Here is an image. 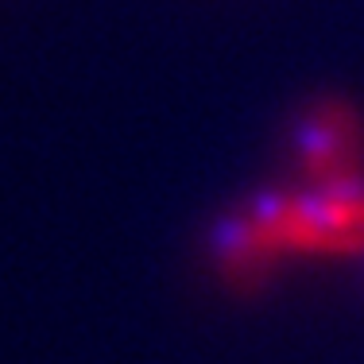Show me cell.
I'll return each instance as SVG.
<instances>
[{"instance_id": "cell-1", "label": "cell", "mask_w": 364, "mask_h": 364, "mask_svg": "<svg viewBox=\"0 0 364 364\" xmlns=\"http://www.w3.org/2000/svg\"><path fill=\"white\" fill-rule=\"evenodd\" d=\"M218 264L232 279L264 272L283 256H360L364 252V175L306 182L294 194H259L213 237Z\"/></svg>"}, {"instance_id": "cell-2", "label": "cell", "mask_w": 364, "mask_h": 364, "mask_svg": "<svg viewBox=\"0 0 364 364\" xmlns=\"http://www.w3.org/2000/svg\"><path fill=\"white\" fill-rule=\"evenodd\" d=\"M294 151H299V163L310 182L364 175L360 171V151H364L360 120L345 105H322V109L306 112V120L299 124V136H294Z\"/></svg>"}]
</instances>
